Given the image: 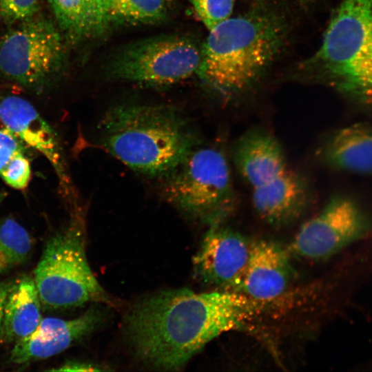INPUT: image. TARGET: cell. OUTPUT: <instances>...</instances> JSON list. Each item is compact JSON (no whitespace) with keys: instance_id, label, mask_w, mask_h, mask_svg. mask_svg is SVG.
<instances>
[{"instance_id":"603a6c76","label":"cell","mask_w":372,"mask_h":372,"mask_svg":"<svg viewBox=\"0 0 372 372\" xmlns=\"http://www.w3.org/2000/svg\"><path fill=\"white\" fill-rule=\"evenodd\" d=\"M41 0H0V19L15 24L35 17Z\"/></svg>"},{"instance_id":"3957f363","label":"cell","mask_w":372,"mask_h":372,"mask_svg":"<svg viewBox=\"0 0 372 372\" xmlns=\"http://www.w3.org/2000/svg\"><path fill=\"white\" fill-rule=\"evenodd\" d=\"M285 25L275 14L254 11L229 17L209 30L196 74L224 96L251 88L283 46Z\"/></svg>"},{"instance_id":"d6986e66","label":"cell","mask_w":372,"mask_h":372,"mask_svg":"<svg viewBox=\"0 0 372 372\" xmlns=\"http://www.w3.org/2000/svg\"><path fill=\"white\" fill-rule=\"evenodd\" d=\"M171 0H113L112 22L153 23L167 16Z\"/></svg>"},{"instance_id":"7c38bea8","label":"cell","mask_w":372,"mask_h":372,"mask_svg":"<svg viewBox=\"0 0 372 372\" xmlns=\"http://www.w3.org/2000/svg\"><path fill=\"white\" fill-rule=\"evenodd\" d=\"M0 121L21 142L48 160L63 192L68 196L72 194L70 178L57 136L35 107L17 96L1 98Z\"/></svg>"},{"instance_id":"484cf974","label":"cell","mask_w":372,"mask_h":372,"mask_svg":"<svg viewBox=\"0 0 372 372\" xmlns=\"http://www.w3.org/2000/svg\"><path fill=\"white\" fill-rule=\"evenodd\" d=\"M5 196H6L5 193L0 192V203L3 200V199L4 198Z\"/></svg>"},{"instance_id":"8fae6325","label":"cell","mask_w":372,"mask_h":372,"mask_svg":"<svg viewBox=\"0 0 372 372\" xmlns=\"http://www.w3.org/2000/svg\"><path fill=\"white\" fill-rule=\"evenodd\" d=\"M252 241L223 224L209 227L193 258L196 274L217 289L236 291L249 260Z\"/></svg>"},{"instance_id":"ba28073f","label":"cell","mask_w":372,"mask_h":372,"mask_svg":"<svg viewBox=\"0 0 372 372\" xmlns=\"http://www.w3.org/2000/svg\"><path fill=\"white\" fill-rule=\"evenodd\" d=\"M200 61L201 48L191 39L162 35L122 48L112 58L108 71L116 80L166 87L196 74Z\"/></svg>"},{"instance_id":"4fadbf2b","label":"cell","mask_w":372,"mask_h":372,"mask_svg":"<svg viewBox=\"0 0 372 372\" xmlns=\"http://www.w3.org/2000/svg\"><path fill=\"white\" fill-rule=\"evenodd\" d=\"M289 249L270 240H253L250 256L236 292L265 303L283 295L295 276Z\"/></svg>"},{"instance_id":"d4e9b609","label":"cell","mask_w":372,"mask_h":372,"mask_svg":"<svg viewBox=\"0 0 372 372\" xmlns=\"http://www.w3.org/2000/svg\"><path fill=\"white\" fill-rule=\"evenodd\" d=\"M13 282L3 281L0 282V328L3 318L4 309L10 291L13 285Z\"/></svg>"},{"instance_id":"30bf717a","label":"cell","mask_w":372,"mask_h":372,"mask_svg":"<svg viewBox=\"0 0 372 372\" xmlns=\"http://www.w3.org/2000/svg\"><path fill=\"white\" fill-rule=\"evenodd\" d=\"M371 231L370 214L353 198L337 194L300 227L288 248L304 259L325 260Z\"/></svg>"},{"instance_id":"5bb4252c","label":"cell","mask_w":372,"mask_h":372,"mask_svg":"<svg viewBox=\"0 0 372 372\" xmlns=\"http://www.w3.org/2000/svg\"><path fill=\"white\" fill-rule=\"evenodd\" d=\"M103 317L98 308L91 307L72 320L42 318L31 335L15 342L10 361L22 364L55 355L92 333Z\"/></svg>"},{"instance_id":"8992f818","label":"cell","mask_w":372,"mask_h":372,"mask_svg":"<svg viewBox=\"0 0 372 372\" xmlns=\"http://www.w3.org/2000/svg\"><path fill=\"white\" fill-rule=\"evenodd\" d=\"M33 279L41 304L46 309L114 302L89 266L82 209L77 208L69 224L47 241Z\"/></svg>"},{"instance_id":"6da1fadb","label":"cell","mask_w":372,"mask_h":372,"mask_svg":"<svg viewBox=\"0 0 372 372\" xmlns=\"http://www.w3.org/2000/svg\"><path fill=\"white\" fill-rule=\"evenodd\" d=\"M265 305L228 290L163 291L131 307L125 316V333L143 362L176 371L221 334L250 330Z\"/></svg>"},{"instance_id":"2e32d148","label":"cell","mask_w":372,"mask_h":372,"mask_svg":"<svg viewBox=\"0 0 372 372\" xmlns=\"http://www.w3.org/2000/svg\"><path fill=\"white\" fill-rule=\"evenodd\" d=\"M41 302L32 278H21L9 293L0 328L1 339L17 342L31 335L42 320Z\"/></svg>"},{"instance_id":"ac0fdd59","label":"cell","mask_w":372,"mask_h":372,"mask_svg":"<svg viewBox=\"0 0 372 372\" xmlns=\"http://www.w3.org/2000/svg\"><path fill=\"white\" fill-rule=\"evenodd\" d=\"M33 241L28 231L13 218L0 223V273L23 264L30 256Z\"/></svg>"},{"instance_id":"9c48e42d","label":"cell","mask_w":372,"mask_h":372,"mask_svg":"<svg viewBox=\"0 0 372 372\" xmlns=\"http://www.w3.org/2000/svg\"><path fill=\"white\" fill-rule=\"evenodd\" d=\"M15 24L0 37V74L25 88L41 89L62 63L60 33L44 18L34 17Z\"/></svg>"},{"instance_id":"277c9868","label":"cell","mask_w":372,"mask_h":372,"mask_svg":"<svg viewBox=\"0 0 372 372\" xmlns=\"http://www.w3.org/2000/svg\"><path fill=\"white\" fill-rule=\"evenodd\" d=\"M231 157L250 188L255 211L265 223L287 226L306 211L311 200L309 185L289 167L273 134L259 128L247 130L234 143Z\"/></svg>"},{"instance_id":"e0dca14e","label":"cell","mask_w":372,"mask_h":372,"mask_svg":"<svg viewBox=\"0 0 372 372\" xmlns=\"http://www.w3.org/2000/svg\"><path fill=\"white\" fill-rule=\"evenodd\" d=\"M0 176L10 187L25 189L31 177L21 141L0 121Z\"/></svg>"},{"instance_id":"5b68a950","label":"cell","mask_w":372,"mask_h":372,"mask_svg":"<svg viewBox=\"0 0 372 372\" xmlns=\"http://www.w3.org/2000/svg\"><path fill=\"white\" fill-rule=\"evenodd\" d=\"M329 83L372 111V0H343L313 57Z\"/></svg>"},{"instance_id":"cb8c5ba5","label":"cell","mask_w":372,"mask_h":372,"mask_svg":"<svg viewBox=\"0 0 372 372\" xmlns=\"http://www.w3.org/2000/svg\"><path fill=\"white\" fill-rule=\"evenodd\" d=\"M102 369L90 364L79 362H68L58 369H51V371H101Z\"/></svg>"},{"instance_id":"ffe728a7","label":"cell","mask_w":372,"mask_h":372,"mask_svg":"<svg viewBox=\"0 0 372 372\" xmlns=\"http://www.w3.org/2000/svg\"><path fill=\"white\" fill-rule=\"evenodd\" d=\"M57 23L71 38L86 36L83 0H49Z\"/></svg>"},{"instance_id":"44dd1931","label":"cell","mask_w":372,"mask_h":372,"mask_svg":"<svg viewBox=\"0 0 372 372\" xmlns=\"http://www.w3.org/2000/svg\"><path fill=\"white\" fill-rule=\"evenodd\" d=\"M208 30L230 17L235 0H188Z\"/></svg>"},{"instance_id":"9a60e30c","label":"cell","mask_w":372,"mask_h":372,"mask_svg":"<svg viewBox=\"0 0 372 372\" xmlns=\"http://www.w3.org/2000/svg\"><path fill=\"white\" fill-rule=\"evenodd\" d=\"M317 154L331 169L372 174V126L358 123L336 130L322 142Z\"/></svg>"},{"instance_id":"52a82bcc","label":"cell","mask_w":372,"mask_h":372,"mask_svg":"<svg viewBox=\"0 0 372 372\" xmlns=\"http://www.w3.org/2000/svg\"><path fill=\"white\" fill-rule=\"evenodd\" d=\"M163 179L165 200L208 227L223 224L236 209L229 162L216 147H196Z\"/></svg>"},{"instance_id":"7402d4cb","label":"cell","mask_w":372,"mask_h":372,"mask_svg":"<svg viewBox=\"0 0 372 372\" xmlns=\"http://www.w3.org/2000/svg\"><path fill=\"white\" fill-rule=\"evenodd\" d=\"M85 11L86 36H97L112 22L113 0H83Z\"/></svg>"},{"instance_id":"7a4b0ae2","label":"cell","mask_w":372,"mask_h":372,"mask_svg":"<svg viewBox=\"0 0 372 372\" xmlns=\"http://www.w3.org/2000/svg\"><path fill=\"white\" fill-rule=\"evenodd\" d=\"M100 145L131 169L164 178L197 144L188 121L175 107L121 103L108 109L97 127Z\"/></svg>"}]
</instances>
